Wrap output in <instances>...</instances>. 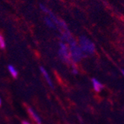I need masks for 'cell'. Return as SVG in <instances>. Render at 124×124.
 Returning <instances> with one entry per match:
<instances>
[{
    "label": "cell",
    "mask_w": 124,
    "mask_h": 124,
    "mask_svg": "<svg viewBox=\"0 0 124 124\" xmlns=\"http://www.w3.org/2000/svg\"><path fill=\"white\" fill-rule=\"evenodd\" d=\"M79 44H80V48H81L82 51L87 54H92L94 51V43L85 37H80L79 39Z\"/></svg>",
    "instance_id": "1"
},
{
    "label": "cell",
    "mask_w": 124,
    "mask_h": 124,
    "mask_svg": "<svg viewBox=\"0 0 124 124\" xmlns=\"http://www.w3.org/2000/svg\"><path fill=\"white\" fill-rule=\"evenodd\" d=\"M59 55L60 57V59L65 63L71 64V58L69 48L67 46V44L64 42H61L60 43V49H59Z\"/></svg>",
    "instance_id": "2"
},
{
    "label": "cell",
    "mask_w": 124,
    "mask_h": 124,
    "mask_svg": "<svg viewBox=\"0 0 124 124\" xmlns=\"http://www.w3.org/2000/svg\"><path fill=\"white\" fill-rule=\"evenodd\" d=\"M28 111L30 115V116L32 117V119L34 120L37 124H41L42 123V120L39 117V116L37 114V112H35V111L32 109L31 108H28Z\"/></svg>",
    "instance_id": "3"
},
{
    "label": "cell",
    "mask_w": 124,
    "mask_h": 124,
    "mask_svg": "<svg viewBox=\"0 0 124 124\" xmlns=\"http://www.w3.org/2000/svg\"><path fill=\"white\" fill-rule=\"evenodd\" d=\"M40 71H41V73L42 74V75L44 76L45 79L46 80L48 84L51 88H53L54 85H53L52 81H51V78H50V77H49V74H48V73L47 72V71H46V69H45V68H43V67H40Z\"/></svg>",
    "instance_id": "4"
},
{
    "label": "cell",
    "mask_w": 124,
    "mask_h": 124,
    "mask_svg": "<svg viewBox=\"0 0 124 124\" xmlns=\"http://www.w3.org/2000/svg\"><path fill=\"white\" fill-rule=\"evenodd\" d=\"M92 83H93V86H94V90L97 92H100L101 90L103 89V85H102V83H101L100 82H99L97 79H92Z\"/></svg>",
    "instance_id": "5"
},
{
    "label": "cell",
    "mask_w": 124,
    "mask_h": 124,
    "mask_svg": "<svg viewBox=\"0 0 124 124\" xmlns=\"http://www.w3.org/2000/svg\"><path fill=\"white\" fill-rule=\"evenodd\" d=\"M45 22H46V24L51 28H56V25L54 22V21L48 16V17H46L45 18Z\"/></svg>",
    "instance_id": "6"
},
{
    "label": "cell",
    "mask_w": 124,
    "mask_h": 124,
    "mask_svg": "<svg viewBox=\"0 0 124 124\" xmlns=\"http://www.w3.org/2000/svg\"><path fill=\"white\" fill-rule=\"evenodd\" d=\"M8 69L9 72L10 73L11 75H12L13 77H14V78H16V77H17V76H18V72H17L16 69H15V68H14L13 65H8Z\"/></svg>",
    "instance_id": "7"
},
{
    "label": "cell",
    "mask_w": 124,
    "mask_h": 124,
    "mask_svg": "<svg viewBox=\"0 0 124 124\" xmlns=\"http://www.w3.org/2000/svg\"><path fill=\"white\" fill-rule=\"evenodd\" d=\"M0 48H5V42L2 35H0Z\"/></svg>",
    "instance_id": "8"
},
{
    "label": "cell",
    "mask_w": 124,
    "mask_h": 124,
    "mask_svg": "<svg viewBox=\"0 0 124 124\" xmlns=\"http://www.w3.org/2000/svg\"><path fill=\"white\" fill-rule=\"evenodd\" d=\"M73 73L74 74H77V73H78V71H77V69H76V67H75V65H73Z\"/></svg>",
    "instance_id": "9"
},
{
    "label": "cell",
    "mask_w": 124,
    "mask_h": 124,
    "mask_svg": "<svg viewBox=\"0 0 124 124\" xmlns=\"http://www.w3.org/2000/svg\"><path fill=\"white\" fill-rule=\"evenodd\" d=\"M22 124H31V123H28V121H23V122H22Z\"/></svg>",
    "instance_id": "10"
},
{
    "label": "cell",
    "mask_w": 124,
    "mask_h": 124,
    "mask_svg": "<svg viewBox=\"0 0 124 124\" xmlns=\"http://www.w3.org/2000/svg\"><path fill=\"white\" fill-rule=\"evenodd\" d=\"M122 73H123V76H124V70H123V69L122 70Z\"/></svg>",
    "instance_id": "11"
},
{
    "label": "cell",
    "mask_w": 124,
    "mask_h": 124,
    "mask_svg": "<svg viewBox=\"0 0 124 124\" xmlns=\"http://www.w3.org/2000/svg\"><path fill=\"white\" fill-rule=\"evenodd\" d=\"M1 104H2V101H1V99H0V106H1Z\"/></svg>",
    "instance_id": "12"
}]
</instances>
